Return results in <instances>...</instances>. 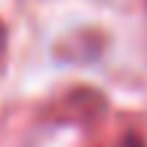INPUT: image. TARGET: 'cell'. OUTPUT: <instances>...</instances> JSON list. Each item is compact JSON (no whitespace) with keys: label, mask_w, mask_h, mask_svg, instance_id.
Segmentation results:
<instances>
[{"label":"cell","mask_w":147,"mask_h":147,"mask_svg":"<svg viewBox=\"0 0 147 147\" xmlns=\"http://www.w3.org/2000/svg\"><path fill=\"white\" fill-rule=\"evenodd\" d=\"M6 48H9V30L0 21V66H3V60H6Z\"/></svg>","instance_id":"cell-1"},{"label":"cell","mask_w":147,"mask_h":147,"mask_svg":"<svg viewBox=\"0 0 147 147\" xmlns=\"http://www.w3.org/2000/svg\"><path fill=\"white\" fill-rule=\"evenodd\" d=\"M117 147H144V144H141V138H138V135H123V141H120Z\"/></svg>","instance_id":"cell-2"}]
</instances>
